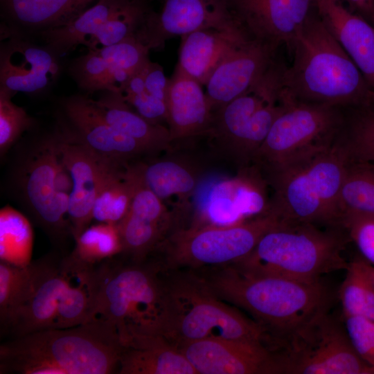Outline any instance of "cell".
<instances>
[{
	"mask_svg": "<svg viewBox=\"0 0 374 374\" xmlns=\"http://www.w3.org/2000/svg\"><path fill=\"white\" fill-rule=\"evenodd\" d=\"M349 9L362 16L368 22L374 16V0H343Z\"/></svg>",
	"mask_w": 374,
	"mask_h": 374,
	"instance_id": "43",
	"label": "cell"
},
{
	"mask_svg": "<svg viewBox=\"0 0 374 374\" xmlns=\"http://www.w3.org/2000/svg\"><path fill=\"white\" fill-rule=\"evenodd\" d=\"M371 25L373 26V29H374V16L373 17V18H372V19H371Z\"/></svg>",
	"mask_w": 374,
	"mask_h": 374,
	"instance_id": "45",
	"label": "cell"
},
{
	"mask_svg": "<svg viewBox=\"0 0 374 374\" xmlns=\"http://www.w3.org/2000/svg\"><path fill=\"white\" fill-rule=\"evenodd\" d=\"M136 188V176L129 162L114 161L108 167L92 210L98 222L118 224L130 208Z\"/></svg>",
	"mask_w": 374,
	"mask_h": 374,
	"instance_id": "30",
	"label": "cell"
},
{
	"mask_svg": "<svg viewBox=\"0 0 374 374\" xmlns=\"http://www.w3.org/2000/svg\"><path fill=\"white\" fill-rule=\"evenodd\" d=\"M93 318L111 324L121 345L142 335L165 337L169 320L166 271L153 256L141 262L118 255L95 265Z\"/></svg>",
	"mask_w": 374,
	"mask_h": 374,
	"instance_id": "3",
	"label": "cell"
},
{
	"mask_svg": "<svg viewBox=\"0 0 374 374\" xmlns=\"http://www.w3.org/2000/svg\"><path fill=\"white\" fill-rule=\"evenodd\" d=\"M91 100L109 125L136 140L151 155L171 148L168 127L145 119L125 102L119 93L105 91L98 100Z\"/></svg>",
	"mask_w": 374,
	"mask_h": 374,
	"instance_id": "27",
	"label": "cell"
},
{
	"mask_svg": "<svg viewBox=\"0 0 374 374\" xmlns=\"http://www.w3.org/2000/svg\"><path fill=\"white\" fill-rule=\"evenodd\" d=\"M250 37L240 23L226 29H202L182 36L175 68L205 86L222 60Z\"/></svg>",
	"mask_w": 374,
	"mask_h": 374,
	"instance_id": "24",
	"label": "cell"
},
{
	"mask_svg": "<svg viewBox=\"0 0 374 374\" xmlns=\"http://www.w3.org/2000/svg\"><path fill=\"white\" fill-rule=\"evenodd\" d=\"M319 16L330 35L357 66L374 91V29L343 0H315Z\"/></svg>",
	"mask_w": 374,
	"mask_h": 374,
	"instance_id": "22",
	"label": "cell"
},
{
	"mask_svg": "<svg viewBox=\"0 0 374 374\" xmlns=\"http://www.w3.org/2000/svg\"><path fill=\"white\" fill-rule=\"evenodd\" d=\"M39 261L33 291L5 334L7 339L53 328L59 301L68 281L69 268L64 256L50 255Z\"/></svg>",
	"mask_w": 374,
	"mask_h": 374,
	"instance_id": "21",
	"label": "cell"
},
{
	"mask_svg": "<svg viewBox=\"0 0 374 374\" xmlns=\"http://www.w3.org/2000/svg\"><path fill=\"white\" fill-rule=\"evenodd\" d=\"M233 17L253 37L291 53L294 42L317 11L315 0H226Z\"/></svg>",
	"mask_w": 374,
	"mask_h": 374,
	"instance_id": "13",
	"label": "cell"
},
{
	"mask_svg": "<svg viewBox=\"0 0 374 374\" xmlns=\"http://www.w3.org/2000/svg\"><path fill=\"white\" fill-rule=\"evenodd\" d=\"M14 94L0 88V153L4 155L21 135L33 126V119L11 100Z\"/></svg>",
	"mask_w": 374,
	"mask_h": 374,
	"instance_id": "40",
	"label": "cell"
},
{
	"mask_svg": "<svg viewBox=\"0 0 374 374\" xmlns=\"http://www.w3.org/2000/svg\"><path fill=\"white\" fill-rule=\"evenodd\" d=\"M285 67L276 57L246 91L213 113L207 135L226 150L240 169L251 165L256 154L251 137L253 115L265 101L283 94Z\"/></svg>",
	"mask_w": 374,
	"mask_h": 374,
	"instance_id": "12",
	"label": "cell"
},
{
	"mask_svg": "<svg viewBox=\"0 0 374 374\" xmlns=\"http://www.w3.org/2000/svg\"><path fill=\"white\" fill-rule=\"evenodd\" d=\"M194 271L217 297L245 310L262 326L271 346L328 311L332 302V294L321 280L301 281L236 263Z\"/></svg>",
	"mask_w": 374,
	"mask_h": 374,
	"instance_id": "1",
	"label": "cell"
},
{
	"mask_svg": "<svg viewBox=\"0 0 374 374\" xmlns=\"http://www.w3.org/2000/svg\"><path fill=\"white\" fill-rule=\"evenodd\" d=\"M134 0H99L68 24L38 35L57 55H61L82 44L110 17Z\"/></svg>",
	"mask_w": 374,
	"mask_h": 374,
	"instance_id": "31",
	"label": "cell"
},
{
	"mask_svg": "<svg viewBox=\"0 0 374 374\" xmlns=\"http://www.w3.org/2000/svg\"><path fill=\"white\" fill-rule=\"evenodd\" d=\"M283 223L269 210L231 224H201L177 229L154 253L166 270H199L233 264L247 256L265 233Z\"/></svg>",
	"mask_w": 374,
	"mask_h": 374,
	"instance_id": "8",
	"label": "cell"
},
{
	"mask_svg": "<svg viewBox=\"0 0 374 374\" xmlns=\"http://www.w3.org/2000/svg\"><path fill=\"white\" fill-rule=\"evenodd\" d=\"M342 107L295 101L286 96L252 166L261 176L332 145Z\"/></svg>",
	"mask_w": 374,
	"mask_h": 374,
	"instance_id": "10",
	"label": "cell"
},
{
	"mask_svg": "<svg viewBox=\"0 0 374 374\" xmlns=\"http://www.w3.org/2000/svg\"><path fill=\"white\" fill-rule=\"evenodd\" d=\"M74 240L75 247L69 256L87 265H98L122 252L121 238L115 224H90Z\"/></svg>",
	"mask_w": 374,
	"mask_h": 374,
	"instance_id": "38",
	"label": "cell"
},
{
	"mask_svg": "<svg viewBox=\"0 0 374 374\" xmlns=\"http://www.w3.org/2000/svg\"><path fill=\"white\" fill-rule=\"evenodd\" d=\"M277 50L250 37L219 64L205 84L214 112L246 91L277 57Z\"/></svg>",
	"mask_w": 374,
	"mask_h": 374,
	"instance_id": "20",
	"label": "cell"
},
{
	"mask_svg": "<svg viewBox=\"0 0 374 374\" xmlns=\"http://www.w3.org/2000/svg\"><path fill=\"white\" fill-rule=\"evenodd\" d=\"M142 182L163 202L181 201L191 196L198 184L196 171L175 159H159L133 163Z\"/></svg>",
	"mask_w": 374,
	"mask_h": 374,
	"instance_id": "32",
	"label": "cell"
},
{
	"mask_svg": "<svg viewBox=\"0 0 374 374\" xmlns=\"http://www.w3.org/2000/svg\"><path fill=\"white\" fill-rule=\"evenodd\" d=\"M332 144L348 163H374V96L362 103L342 107Z\"/></svg>",
	"mask_w": 374,
	"mask_h": 374,
	"instance_id": "29",
	"label": "cell"
},
{
	"mask_svg": "<svg viewBox=\"0 0 374 374\" xmlns=\"http://www.w3.org/2000/svg\"><path fill=\"white\" fill-rule=\"evenodd\" d=\"M150 12L144 0H134L106 21L82 45L99 50L130 37H137Z\"/></svg>",
	"mask_w": 374,
	"mask_h": 374,
	"instance_id": "36",
	"label": "cell"
},
{
	"mask_svg": "<svg viewBox=\"0 0 374 374\" xmlns=\"http://www.w3.org/2000/svg\"><path fill=\"white\" fill-rule=\"evenodd\" d=\"M238 24L226 0H163L159 12L150 10L137 38L150 50H159L170 38Z\"/></svg>",
	"mask_w": 374,
	"mask_h": 374,
	"instance_id": "14",
	"label": "cell"
},
{
	"mask_svg": "<svg viewBox=\"0 0 374 374\" xmlns=\"http://www.w3.org/2000/svg\"><path fill=\"white\" fill-rule=\"evenodd\" d=\"M21 165L17 184L27 208L52 241L62 246L72 236L67 215L71 181L60 159L57 134L37 142Z\"/></svg>",
	"mask_w": 374,
	"mask_h": 374,
	"instance_id": "11",
	"label": "cell"
},
{
	"mask_svg": "<svg viewBox=\"0 0 374 374\" xmlns=\"http://www.w3.org/2000/svg\"><path fill=\"white\" fill-rule=\"evenodd\" d=\"M33 232L30 221L10 206L0 211V262L18 267L31 263Z\"/></svg>",
	"mask_w": 374,
	"mask_h": 374,
	"instance_id": "34",
	"label": "cell"
},
{
	"mask_svg": "<svg viewBox=\"0 0 374 374\" xmlns=\"http://www.w3.org/2000/svg\"><path fill=\"white\" fill-rule=\"evenodd\" d=\"M169 320L165 337L183 341L222 339L269 346L266 330L235 306L217 297L200 276L189 269L166 270Z\"/></svg>",
	"mask_w": 374,
	"mask_h": 374,
	"instance_id": "6",
	"label": "cell"
},
{
	"mask_svg": "<svg viewBox=\"0 0 374 374\" xmlns=\"http://www.w3.org/2000/svg\"><path fill=\"white\" fill-rule=\"evenodd\" d=\"M339 209L341 221L348 214L374 215V166L348 163L341 185Z\"/></svg>",
	"mask_w": 374,
	"mask_h": 374,
	"instance_id": "35",
	"label": "cell"
},
{
	"mask_svg": "<svg viewBox=\"0 0 374 374\" xmlns=\"http://www.w3.org/2000/svg\"><path fill=\"white\" fill-rule=\"evenodd\" d=\"M364 265L370 278L374 283V266L368 264L365 261H364Z\"/></svg>",
	"mask_w": 374,
	"mask_h": 374,
	"instance_id": "44",
	"label": "cell"
},
{
	"mask_svg": "<svg viewBox=\"0 0 374 374\" xmlns=\"http://www.w3.org/2000/svg\"><path fill=\"white\" fill-rule=\"evenodd\" d=\"M350 239L341 227L283 223L265 233L253 251L235 262L251 270L314 282L346 270L343 256Z\"/></svg>",
	"mask_w": 374,
	"mask_h": 374,
	"instance_id": "7",
	"label": "cell"
},
{
	"mask_svg": "<svg viewBox=\"0 0 374 374\" xmlns=\"http://www.w3.org/2000/svg\"><path fill=\"white\" fill-rule=\"evenodd\" d=\"M343 319L354 348L361 358L374 369V321L359 317Z\"/></svg>",
	"mask_w": 374,
	"mask_h": 374,
	"instance_id": "42",
	"label": "cell"
},
{
	"mask_svg": "<svg viewBox=\"0 0 374 374\" xmlns=\"http://www.w3.org/2000/svg\"><path fill=\"white\" fill-rule=\"evenodd\" d=\"M143 66L132 75L119 93L125 102L145 119L155 124L167 123V104L146 89Z\"/></svg>",
	"mask_w": 374,
	"mask_h": 374,
	"instance_id": "39",
	"label": "cell"
},
{
	"mask_svg": "<svg viewBox=\"0 0 374 374\" xmlns=\"http://www.w3.org/2000/svg\"><path fill=\"white\" fill-rule=\"evenodd\" d=\"M372 164H373V166H374V163H372Z\"/></svg>",
	"mask_w": 374,
	"mask_h": 374,
	"instance_id": "46",
	"label": "cell"
},
{
	"mask_svg": "<svg viewBox=\"0 0 374 374\" xmlns=\"http://www.w3.org/2000/svg\"><path fill=\"white\" fill-rule=\"evenodd\" d=\"M283 84L292 100L345 107L374 96L364 76L322 23L317 10L298 33Z\"/></svg>",
	"mask_w": 374,
	"mask_h": 374,
	"instance_id": "4",
	"label": "cell"
},
{
	"mask_svg": "<svg viewBox=\"0 0 374 374\" xmlns=\"http://www.w3.org/2000/svg\"><path fill=\"white\" fill-rule=\"evenodd\" d=\"M150 48L137 37L88 53L75 59L69 71L88 92L121 93L132 75L149 59Z\"/></svg>",
	"mask_w": 374,
	"mask_h": 374,
	"instance_id": "15",
	"label": "cell"
},
{
	"mask_svg": "<svg viewBox=\"0 0 374 374\" xmlns=\"http://www.w3.org/2000/svg\"><path fill=\"white\" fill-rule=\"evenodd\" d=\"M121 348L116 329L93 319L7 339L0 345V373H115Z\"/></svg>",
	"mask_w": 374,
	"mask_h": 374,
	"instance_id": "2",
	"label": "cell"
},
{
	"mask_svg": "<svg viewBox=\"0 0 374 374\" xmlns=\"http://www.w3.org/2000/svg\"><path fill=\"white\" fill-rule=\"evenodd\" d=\"M347 164L331 145L265 174L274 191L269 208L287 224L341 227L339 199Z\"/></svg>",
	"mask_w": 374,
	"mask_h": 374,
	"instance_id": "5",
	"label": "cell"
},
{
	"mask_svg": "<svg viewBox=\"0 0 374 374\" xmlns=\"http://www.w3.org/2000/svg\"><path fill=\"white\" fill-rule=\"evenodd\" d=\"M69 278L59 301L53 328L75 326L92 320L95 299V265L64 256Z\"/></svg>",
	"mask_w": 374,
	"mask_h": 374,
	"instance_id": "28",
	"label": "cell"
},
{
	"mask_svg": "<svg viewBox=\"0 0 374 374\" xmlns=\"http://www.w3.org/2000/svg\"><path fill=\"white\" fill-rule=\"evenodd\" d=\"M1 45L0 88L12 93H37L57 79L60 66L58 55L46 46L25 37L9 35Z\"/></svg>",
	"mask_w": 374,
	"mask_h": 374,
	"instance_id": "19",
	"label": "cell"
},
{
	"mask_svg": "<svg viewBox=\"0 0 374 374\" xmlns=\"http://www.w3.org/2000/svg\"><path fill=\"white\" fill-rule=\"evenodd\" d=\"M57 137L60 159L71 180L67 215L75 240L91 224L93 204L103 178L109 165L116 161L99 156L64 132L57 133Z\"/></svg>",
	"mask_w": 374,
	"mask_h": 374,
	"instance_id": "16",
	"label": "cell"
},
{
	"mask_svg": "<svg viewBox=\"0 0 374 374\" xmlns=\"http://www.w3.org/2000/svg\"><path fill=\"white\" fill-rule=\"evenodd\" d=\"M342 228L356 246L362 259L374 266V215L348 214L343 216Z\"/></svg>",
	"mask_w": 374,
	"mask_h": 374,
	"instance_id": "41",
	"label": "cell"
},
{
	"mask_svg": "<svg viewBox=\"0 0 374 374\" xmlns=\"http://www.w3.org/2000/svg\"><path fill=\"white\" fill-rule=\"evenodd\" d=\"M62 109L66 125L64 132L99 156L125 163L151 155L136 140L109 125L91 98L71 96L62 102Z\"/></svg>",
	"mask_w": 374,
	"mask_h": 374,
	"instance_id": "17",
	"label": "cell"
},
{
	"mask_svg": "<svg viewBox=\"0 0 374 374\" xmlns=\"http://www.w3.org/2000/svg\"><path fill=\"white\" fill-rule=\"evenodd\" d=\"M175 345L197 374H271V352L261 343L208 339Z\"/></svg>",
	"mask_w": 374,
	"mask_h": 374,
	"instance_id": "18",
	"label": "cell"
},
{
	"mask_svg": "<svg viewBox=\"0 0 374 374\" xmlns=\"http://www.w3.org/2000/svg\"><path fill=\"white\" fill-rule=\"evenodd\" d=\"M119 374H197L177 346L163 335H142L122 344Z\"/></svg>",
	"mask_w": 374,
	"mask_h": 374,
	"instance_id": "26",
	"label": "cell"
},
{
	"mask_svg": "<svg viewBox=\"0 0 374 374\" xmlns=\"http://www.w3.org/2000/svg\"><path fill=\"white\" fill-rule=\"evenodd\" d=\"M202 87L175 68L167 94V124L172 143L207 135L213 111Z\"/></svg>",
	"mask_w": 374,
	"mask_h": 374,
	"instance_id": "23",
	"label": "cell"
},
{
	"mask_svg": "<svg viewBox=\"0 0 374 374\" xmlns=\"http://www.w3.org/2000/svg\"><path fill=\"white\" fill-rule=\"evenodd\" d=\"M39 267V260L25 267L0 262V328L3 336L29 299Z\"/></svg>",
	"mask_w": 374,
	"mask_h": 374,
	"instance_id": "33",
	"label": "cell"
},
{
	"mask_svg": "<svg viewBox=\"0 0 374 374\" xmlns=\"http://www.w3.org/2000/svg\"><path fill=\"white\" fill-rule=\"evenodd\" d=\"M272 374H374L354 348L344 319L322 312L271 349Z\"/></svg>",
	"mask_w": 374,
	"mask_h": 374,
	"instance_id": "9",
	"label": "cell"
},
{
	"mask_svg": "<svg viewBox=\"0 0 374 374\" xmlns=\"http://www.w3.org/2000/svg\"><path fill=\"white\" fill-rule=\"evenodd\" d=\"M339 290L342 317H359L374 321V283L362 258L348 262Z\"/></svg>",
	"mask_w": 374,
	"mask_h": 374,
	"instance_id": "37",
	"label": "cell"
},
{
	"mask_svg": "<svg viewBox=\"0 0 374 374\" xmlns=\"http://www.w3.org/2000/svg\"><path fill=\"white\" fill-rule=\"evenodd\" d=\"M99 0H1L7 36L25 37L64 26Z\"/></svg>",
	"mask_w": 374,
	"mask_h": 374,
	"instance_id": "25",
	"label": "cell"
}]
</instances>
